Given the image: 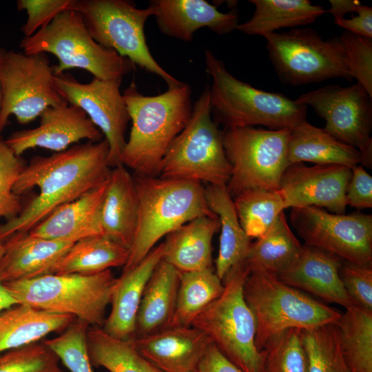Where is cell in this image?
I'll use <instances>...</instances> for the list:
<instances>
[{
  "instance_id": "cell-1",
  "label": "cell",
  "mask_w": 372,
  "mask_h": 372,
  "mask_svg": "<svg viewBox=\"0 0 372 372\" xmlns=\"http://www.w3.org/2000/svg\"><path fill=\"white\" fill-rule=\"evenodd\" d=\"M110 148L103 138L88 141L48 156H34L14 185L21 196L37 187L39 194L14 218L0 225V241L28 232L53 210L103 184L111 172Z\"/></svg>"
},
{
  "instance_id": "cell-2",
  "label": "cell",
  "mask_w": 372,
  "mask_h": 372,
  "mask_svg": "<svg viewBox=\"0 0 372 372\" xmlns=\"http://www.w3.org/2000/svg\"><path fill=\"white\" fill-rule=\"evenodd\" d=\"M189 85L168 88L161 94L145 96L134 81L123 91L132 128L121 161L136 174L158 176L169 147L192 115Z\"/></svg>"
},
{
  "instance_id": "cell-3",
  "label": "cell",
  "mask_w": 372,
  "mask_h": 372,
  "mask_svg": "<svg viewBox=\"0 0 372 372\" xmlns=\"http://www.w3.org/2000/svg\"><path fill=\"white\" fill-rule=\"evenodd\" d=\"M138 200L136 229L123 271L136 266L163 237L203 216H216L199 182L133 175Z\"/></svg>"
},
{
  "instance_id": "cell-4",
  "label": "cell",
  "mask_w": 372,
  "mask_h": 372,
  "mask_svg": "<svg viewBox=\"0 0 372 372\" xmlns=\"http://www.w3.org/2000/svg\"><path fill=\"white\" fill-rule=\"evenodd\" d=\"M206 71L212 79L209 103L214 122L227 128L264 125L291 129L305 119L308 107L278 93L257 89L226 69L209 50L205 51Z\"/></svg>"
},
{
  "instance_id": "cell-5",
  "label": "cell",
  "mask_w": 372,
  "mask_h": 372,
  "mask_svg": "<svg viewBox=\"0 0 372 372\" xmlns=\"http://www.w3.org/2000/svg\"><path fill=\"white\" fill-rule=\"evenodd\" d=\"M249 268L243 296L255 319V343L260 351L286 329H313L336 323L340 318L338 309L285 284L276 275L260 267Z\"/></svg>"
},
{
  "instance_id": "cell-6",
  "label": "cell",
  "mask_w": 372,
  "mask_h": 372,
  "mask_svg": "<svg viewBox=\"0 0 372 372\" xmlns=\"http://www.w3.org/2000/svg\"><path fill=\"white\" fill-rule=\"evenodd\" d=\"M116 280L107 269L92 275L46 274L3 285L18 304L71 315L89 327L102 328Z\"/></svg>"
},
{
  "instance_id": "cell-7",
  "label": "cell",
  "mask_w": 372,
  "mask_h": 372,
  "mask_svg": "<svg viewBox=\"0 0 372 372\" xmlns=\"http://www.w3.org/2000/svg\"><path fill=\"white\" fill-rule=\"evenodd\" d=\"M26 54L50 53L58 59L52 65L54 74L78 68L87 70L94 78L121 83L135 68L128 59L96 42L88 32L81 14L75 10L59 14L47 26L19 44Z\"/></svg>"
},
{
  "instance_id": "cell-8",
  "label": "cell",
  "mask_w": 372,
  "mask_h": 372,
  "mask_svg": "<svg viewBox=\"0 0 372 372\" xmlns=\"http://www.w3.org/2000/svg\"><path fill=\"white\" fill-rule=\"evenodd\" d=\"M249 268L243 260L223 279L221 295L192 322L242 372H262V353L255 343L256 322L243 296Z\"/></svg>"
},
{
  "instance_id": "cell-9",
  "label": "cell",
  "mask_w": 372,
  "mask_h": 372,
  "mask_svg": "<svg viewBox=\"0 0 372 372\" xmlns=\"http://www.w3.org/2000/svg\"><path fill=\"white\" fill-rule=\"evenodd\" d=\"M230 176L223 132L212 119L207 85L194 103L186 126L165 154L158 176L227 185Z\"/></svg>"
},
{
  "instance_id": "cell-10",
  "label": "cell",
  "mask_w": 372,
  "mask_h": 372,
  "mask_svg": "<svg viewBox=\"0 0 372 372\" xmlns=\"http://www.w3.org/2000/svg\"><path fill=\"white\" fill-rule=\"evenodd\" d=\"M264 37L269 60L284 84L299 86L333 78L353 79L340 36L324 40L307 27Z\"/></svg>"
},
{
  "instance_id": "cell-11",
  "label": "cell",
  "mask_w": 372,
  "mask_h": 372,
  "mask_svg": "<svg viewBox=\"0 0 372 372\" xmlns=\"http://www.w3.org/2000/svg\"><path fill=\"white\" fill-rule=\"evenodd\" d=\"M71 10L81 14L90 36L101 45L159 76L168 88L183 83L165 71L149 50L144 27L153 16L149 6L138 8L127 0H74Z\"/></svg>"
},
{
  "instance_id": "cell-12",
  "label": "cell",
  "mask_w": 372,
  "mask_h": 372,
  "mask_svg": "<svg viewBox=\"0 0 372 372\" xmlns=\"http://www.w3.org/2000/svg\"><path fill=\"white\" fill-rule=\"evenodd\" d=\"M291 129L231 127L223 132V147L231 165L227 189L234 198L251 189L279 190L288 165Z\"/></svg>"
},
{
  "instance_id": "cell-13",
  "label": "cell",
  "mask_w": 372,
  "mask_h": 372,
  "mask_svg": "<svg viewBox=\"0 0 372 372\" xmlns=\"http://www.w3.org/2000/svg\"><path fill=\"white\" fill-rule=\"evenodd\" d=\"M54 74L45 53L4 50L0 59V134L11 115L27 124L46 108L66 103L53 86Z\"/></svg>"
},
{
  "instance_id": "cell-14",
  "label": "cell",
  "mask_w": 372,
  "mask_h": 372,
  "mask_svg": "<svg viewBox=\"0 0 372 372\" xmlns=\"http://www.w3.org/2000/svg\"><path fill=\"white\" fill-rule=\"evenodd\" d=\"M296 101L312 107L324 120L323 130L356 148L360 163L371 168L372 97L361 84L327 85L301 94Z\"/></svg>"
},
{
  "instance_id": "cell-15",
  "label": "cell",
  "mask_w": 372,
  "mask_h": 372,
  "mask_svg": "<svg viewBox=\"0 0 372 372\" xmlns=\"http://www.w3.org/2000/svg\"><path fill=\"white\" fill-rule=\"evenodd\" d=\"M291 223L304 244L342 260L372 266V216L329 213L309 206L291 208Z\"/></svg>"
},
{
  "instance_id": "cell-16",
  "label": "cell",
  "mask_w": 372,
  "mask_h": 372,
  "mask_svg": "<svg viewBox=\"0 0 372 372\" xmlns=\"http://www.w3.org/2000/svg\"><path fill=\"white\" fill-rule=\"evenodd\" d=\"M120 85L94 77L91 82L82 83L65 73L53 77V86L59 95L68 104L81 108L105 136L111 168L122 165L125 134L130 120Z\"/></svg>"
},
{
  "instance_id": "cell-17",
  "label": "cell",
  "mask_w": 372,
  "mask_h": 372,
  "mask_svg": "<svg viewBox=\"0 0 372 372\" xmlns=\"http://www.w3.org/2000/svg\"><path fill=\"white\" fill-rule=\"evenodd\" d=\"M351 169L339 165H315L302 163L289 165L284 172L280 190L286 207H324L344 214L347 206L346 189Z\"/></svg>"
},
{
  "instance_id": "cell-18",
  "label": "cell",
  "mask_w": 372,
  "mask_h": 372,
  "mask_svg": "<svg viewBox=\"0 0 372 372\" xmlns=\"http://www.w3.org/2000/svg\"><path fill=\"white\" fill-rule=\"evenodd\" d=\"M39 117L37 127L14 132L4 140L15 155L20 156L35 147L59 152L81 140L99 142L103 139L101 132L85 113L67 102L46 108Z\"/></svg>"
},
{
  "instance_id": "cell-19",
  "label": "cell",
  "mask_w": 372,
  "mask_h": 372,
  "mask_svg": "<svg viewBox=\"0 0 372 372\" xmlns=\"http://www.w3.org/2000/svg\"><path fill=\"white\" fill-rule=\"evenodd\" d=\"M149 6L161 32L185 42L201 28L223 35L239 24L236 8L223 13L205 0H152Z\"/></svg>"
},
{
  "instance_id": "cell-20",
  "label": "cell",
  "mask_w": 372,
  "mask_h": 372,
  "mask_svg": "<svg viewBox=\"0 0 372 372\" xmlns=\"http://www.w3.org/2000/svg\"><path fill=\"white\" fill-rule=\"evenodd\" d=\"M138 352L163 372H196L210 338L190 327H167L132 339Z\"/></svg>"
},
{
  "instance_id": "cell-21",
  "label": "cell",
  "mask_w": 372,
  "mask_h": 372,
  "mask_svg": "<svg viewBox=\"0 0 372 372\" xmlns=\"http://www.w3.org/2000/svg\"><path fill=\"white\" fill-rule=\"evenodd\" d=\"M342 262L331 253L304 244L293 265L276 276L289 286L347 309L355 304L340 277Z\"/></svg>"
},
{
  "instance_id": "cell-22",
  "label": "cell",
  "mask_w": 372,
  "mask_h": 372,
  "mask_svg": "<svg viewBox=\"0 0 372 372\" xmlns=\"http://www.w3.org/2000/svg\"><path fill=\"white\" fill-rule=\"evenodd\" d=\"M74 242L48 239L29 232L12 235L3 242L5 249L0 258V282L51 274L55 265Z\"/></svg>"
},
{
  "instance_id": "cell-23",
  "label": "cell",
  "mask_w": 372,
  "mask_h": 372,
  "mask_svg": "<svg viewBox=\"0 0 372 372\" xmlns=\"http://www.w3.org/2000/svg\"><path fill=\"white\" fill-rule=\"evenodd\" d=\"M108 179L79 198L56 208L30 230L29 234L48 239L74 242L90 236H103L101 211Z\"/></svg>"
},
{
  "instance_id": "cell-24",
  "label": "cell",
  "mask_w": 372,
  "mask_h": 372,
  "mask_svg": "<svg viewBox=\"0 0 372 372\" xmlns=\"http://www.w3.org/2000/svg\"><path fill=\"white\" fill-rule=\"evenodd\" d=\"M163 242L154 248L136 266L116 278L112 291L110 313L102 327L121 340L134 338L136 320L143 291L154 269L163 259Z\"/></svg>"
},
{
  "instance_id": "cell-25",
  "label": "cell",
  "mask_w": 372,
  "mask_h": 372,
  "mask_svg": "<svg viewBox=\"0 0 372 372\" xmlns=\"http://www.w3.org/2000/svg\"><path fill=\"white\" fill-rule=\"evenodd\" d=\"M138 212V200L133 175L123 165L113 167L101 211L103 236L130 249Z\"/></svg>"
},
{
  "instance_id": "cell-26",
  "label": "cell",
  "mask_w": 372,
  "mask_h": 372,
  "mask_svg": "<svg viewBox=\"0 0 372 372\" xmlns=\"http://www.w3.org/2000/svg\"><path fill=\"white\" fill-rule=\"evenodd\" d=\"M218 229L216 216H199L186 223L166 236L163 260L180 272L214 268L211 241Z\"/></svg>"
},
{
  "instance_id": "cell-27",
  "label": "cell",
  "mask_w": 372,
  "mask_h": 372,
  "mask_svg": "<svg viewBox=\"0 0 372 372\" xmlns=\"http://www.w3.org/2000/svg\"><path fill=\"white\" fill-rule=\"evenodd\" d=\"M179 282L180 271L162 259L143 291L133 338L154 334L169 327Z\"/></svg>"
},
{
  "instance_id": "cell-28",
  "label": "cell",
  "mask_w": 372,
  "mask_h": 372,
  "mask_svg": "<svg viewBox=\"0 0 372 372\" xmlns=\"http://www.w3.org/2000/svg\"><path fill=\"white\" fill-rule=\"evenodd\" d=\"M311 162L316 165H339L353 168L360 163V152L306 121L290 130L288 165Z\"/></svg>"
},
{
  "instance_id": "cell-29",
  "label": "cell",
  "mask_w": 372,
  "mask_h": 372,
  "mask_svg": "<svg viewBox=\"0 0 372 372\" xmlns=\"http://www.w3.org/2000/svg\"><path fill=\"white\" fill-rule=\"evenodd\" d=\"M204 192L208 207L219 222L220 236L214 270L223 280L232 267L245 260L251 244V239L239 223L227 186L207 185Z\"/></svg>"
},
{
  "instance_id": "cell-30",
  "label": "cell",
  "mask_w": 372,
  "mask_h": 372,
  "mask_svg": "<svg viewBox=\"0 0 372 372\" xmlns=\"http://www.w3.org/2000/svg\"><path fill=\"white\" fill-rule=\"evenodd\" d=\"M74 318L71 315L48 312L25 304L12 306L0 313V354L64 330Z\"/></svg>"
},
{
  "instance_id": "cell-31",
  "label": "cell",
  "mask_w": 372,
  "mask_h": 372,
  "mask_svg": "<svg viewBox=\"0 0 372 372\" xmlns=\"http://www.w3.org/2000/svg\"><path fill=\"white\" fill-rule=\"evenodd\" d=\"M255 6L251 17L236 30L248 35L264 37L282 28H295L313 23L328 12L308 0H249Z\"/></svg>"
},
{
  "instance_id": "cell-32",
  "label": "cell",
  "mask_w": 372,
  "mask_h": 372,
  "mask_svg": "<svg viewBox=\"0 0 372 372\" xmlns=\"http://www.w3.org/2000/svg\"><path fill=\"white\" fill-rule=\"evenodd\" d=\"M129 249L105 236L75 242L55 265L52 273L92 275L112 267L125 266Z\"/></svg>"
},
{
  "instance_id": "cell-33",
  "label": "cell",
  "mask_w": 372,
  "mask_h": 372,
  "mask_svg": "<svg viewBox=\"0 0 372 372\" xmlns=\"http://www.w3.org/2000/svg\"><path fill=\"white\" fill-rule=\"evenodd\" d=\"M302 249L282 212L273 226L251 244L245 261L249 267H260L278 276L293 265Z\"/></svg>"
},
{
  "instance_id": "cell-34",
  "label": "cell",
  "mask_w": 372,
  "mask_h": 372,
  "mask_svg": "<svg viewBox=\"0 0 372 372\" xmlns=\"http://www.w3.org/2000/svg\"><path fill=\"white\" fill-rule=\"evenodd\" d=\"M87 346L92 366L110 372H163L145 358L132 340H121L101 327H88Z\"/></svg>"
},
{
  "instance_id": "cell-35",
  "label": "cell",
  "mask_w": 372,
  "mask_h": 372,
  "mask_svg": "<svg viewBox=\"0 0 372 372\" xmlns=\"http://www.w3.org/2000/svg\"><path fill=\"white\" fill-rule=\"evenodd\" d=\"M223 290V281L214 268L180 272L176 307L169 327H190Z\"/></svg>"
},
{
  "instance_id": "cell-36",
  "label": "cell",
  "mask_w": 372,
  "mask_h": 372,
  "mask_svg": "<svg viewBox=\"0 0 372 372\" xmlns=\"http://www.w3.org/2000/svg\"><path fill=\"white\" fill-rule=\"evenodd\" d=\"M335 323L350 372H372V310L353 305Z\"/></svg>"
},
{
  "instance_id": "cell-37",
  "label": "cell",
  "mask_w": 372,
  "mask_h": 372,
  "mask_svg": "<svg viewBox=\"0 0 372 372\" xmlns=\"http://www.w3.org/2000/svg\"><path fill=\"white\" fill-rule=\"evenodd\" d=\"M233 201L239 223L250 239L263 236L287 209L280 189H248Z\"/></svg>"
},
{
  "instance_id": "cell-38",
  "label": "cell",
  "mask_w": 372,
  "mask_h": 372,
  "mask_svg": "<svg viewBox=\"0 0 372 372\" xmlns=\"http://www.w3.org/2000/svg\"><path fill=\"white\" fill-rule=\"evenodd\" d=\"M308 372H350L344 358L335 323L301 329Z\"/></svg>"
},
{
  "instance_id": "cell-39",
  "label": "cell",
  "mask_w": 372,
  "mask_h": 372,
  "mask_svg": "<svg viewBox=\"0 0 372 372\" xmlns=\"http://www.w3.org/2000/svg\"><path fill=\"white\" fill-rule=\"evenodd\" d=\"M260 351L262 372H308L300 329L291 328L278 333Z\"/></svg>"
},
{
  "instance_id": "cell-40",
  "label": "cell",
  "mask_w": 372,
  "mask_h": 372,
  "mask_svg": "<svg viewBox=\"0 0 372 372\" xmlns=\"http://www.w3.org/2000/svg\"><path fill=\"white\" fill-rule=\"evenodd\" d=\"M88 327L76 319L61 335L43 341L70 372H94L87 346Z\"/></svg>"
},
{
  "instance_id": "cell-41",
  "label": "cell",
  "mask_w": 372,
  "mask_h": 372,
  "mask_svg": "<svg viewBox=\"0 0 372 372\" xmlns=\"http://www.w3.org/2000/svg\"><path fill=\"white\" fill-rule=\"evenodd\" d=\"M59 359L42 341L0 354V372H48Z\"/></svg>"
},
{
  "instance_id": "cell-42",
  "label": "cell",
  "mask_w": 372,
  "mask_h": 372,
  "mask_svg": "<svg viewBox=\"0 0 372 372\" xmlns=\"http://www.w3.org/2000/svg\"><path fill=\"white\" fill-rule=\"evenodd\" d=\"M25 165L0 134V219L10 220L22 211L21 196L14 192L13 187Z\"/></svg>"
},
{
  "instance_id": "cell-43",
  "label": "cell",
  "mask_w": 372,
  "mask_h": 372,
  "mask_svg": "<svg viewBox=\"0 0 372 372\" xmlns=\"http://www.w3.org/2000/svg\"><path fill=\"white\" fill-rule=\"evenodd\" d=\"M353 79L372 97V38L344 30L340 35Z\"/></svg>"
},
{
  "instance_id": "cell-44",
  "label": "cell",
  "mask_w": 372,
  "mask_h": 372,
  "mask_svg": "<svg viewBox=\"0 0 372 372\" xmlns=\"http://www.w3.org/2000/svg\"><path fill=\"white\" fill-rule=\"evenodd\" d=\"M74 0H18L19 11L25 10L28 18L21 28L29 37L47 26L61 12L71 10Z\"/></svg>"
},
{
  "instance_id": "cell-45",
  "label": "cell",
  "mask_w": 372,
  "mask_h": 372,
  "mask_svg": "<svg viewBox=\"0 0 372 372\" xmlns=\"http://www.w3.org/2000/svg\"><path fill=\"white\" fill-rule=\"evenodd\" d=\"M340 277L355 305L372 310V266L342 260Z\"/></svg>"
},
{
  "instance_id": "cell-46",
  "label": "cell",
  "mask_w": 372,
  "mask_h": 372,
  "mask_svg": "<svg viewBox=\"0 0 372 372\" xmlns=\"http://www.w3.org/2000/svg\"><path fill=\"white\" fill-rule=\"evenodd\" d=\"M347 205L358 209L372 207V177L362 165L351 168V176L346 189Z\"/></svg>"
},
{
  "instance_id": "cell-47",
  "label": "cell",
  "mask_w": 372,
  "mask_h": 372,
  "mask_svg": "<svg viewBox=\"0 0 372 372\" xmlns=\"http://www.w3.org/2000/svg\"><path fill=\"white\" fill-rule=\"evenodd\" d=\"M334 21L346 31L372 38V8L370 6L362 4L357 15L350 19H334Z\"/></svg>"
},
{
  "instance_id": "cell-48",
  "label": "cell",
  "mask_w": 372,
  "mask_h": 372,
  "mask_svg": "<svg viewBox=\"0 0 372 372\" xmlns=\"http://www.w3.org/2000/svg\"><path fill=\"white\" fill-rule=\"evenodd\" d=\"M196 372H242L211 343L200 360Z\"/></svg>"
},
{
  "instance_id": "cell-49",
  "label": "cell",
  "mask_w": 372,
  "mask_h": 372,
  "mask_svg": "<svg viewBox=\"0 0 372 372\" xmlns=\"http://www.w3.org/2000/svg\"><path fill=\"white\" fill-rule=\"evenodd\" d=\"M329 4L328 12L337 19L344 17L347 13L357 12L362 3L358 0H330Z\"/></svg>"
},
{
  "instance_id": "cell-50",
  "label": "cell",
  "mask_w": 372,
  "mask_h": 372,
  "mask_svg": "<svg viewBox=\"0 0 372 372\" xmlns=\"http://www.w3.org/2000/svg\"><path fill=\"white\" fill-rule=\"evenodd\" d=\"M18 304L17 300L0 282V313L12 306Z\"/></svg>"
},
{
  "instance_id": "cell-51",
  "label": "cell",
  "mask_w": 372,
  "mask_h": 372,
  "mask_svg": "<svg viewBox=\"0 0 372 372\" xmlns=\"http://www.w3.org/2000/svg\"><path fill=\"white\" fill-rule=\"evenodd\" d=\"M4 249H5L4 243L0 241V258L4 252Z\"/></svg>"
},
{
  "instance_id": "cell-52",
  "label": "cell",
  "mask_w": 372,
  "mask_h": 372,
  "mask_svg": "<svg viewBox=\"0 0 372 372\" xmlns=\"http://www.w3.org/2000/svg\"><path fill=\"white\" fill-rule=\"evenodd\" d=\"M48 372H66L63 370H62L61 369H60L59 366L50 370V371H48Z\"/></svg>"
},
{
  "instance_id": "cell-53",
  "label": "cell",
  "mask_w": 372,
  "mask_h": 372,
  "mask_svg": "<svg viewBox=\"0 0 372 372\" xmlns=\"http://www.w3.org/2000/svg\"><path fill=\"white\" fill-rule=\"evenodd\" d=\"M5 49L0 46V59L4 52Z\"/></svg>"
},
{
  "instance_id": "cell-54",
  "label": "cell",
  "mask_w": 372,
  "mask_h": 372,
  "mask_svg": "<svg viewBox=\"0 0 372 372\" xmlns=\"http://www.w3.org/2000/svg\"><path fill=\"white\" fill-rule=\"evenodd\" d=\"M1 89H0V108H1Z\"/></svg>"
}]
</instances>
